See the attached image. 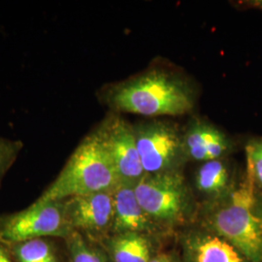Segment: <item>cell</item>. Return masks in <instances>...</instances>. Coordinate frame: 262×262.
<instances>
[{"label":"cell","mask_w":262,"mask_h":262,"mask_svg":"<svg viewBox=\"0 0 262 262\" xmlns=\"http://www.w3.org/2000/svg\"><path fill=\"white\" fill-rule=\"evenodd\" d=\"M107 150L121 183L135 185L145 176L133 125L121 115H108L94 129Z\"/></svg>","instance_id":"cell-7"},{"label":"cell","mask_w":262,"mask_h":262,"mask_svg":"<svg viewBox=\"0 0 262 262\" xmlns=\"http://www.w3.org/2000/svg\"><path fill=\"white\" fill-rule=\"evenodd\" d=\"M100 97L117 114L130 113L145 117L182 116L194 106L188 85L177 76L161 70L107 85Z\"/></svg>","instance_id":"cell-2"},{"label":"cell","mask_w":262,"mask_h":262,"mask_svg":"<svg viewBox=\"0 0 262 262\" xmlns=\"http://www.w3.org/2000/svg\"><path fill=\"white\" fill-rule=\"evenodd\" d=\"M184 134V147L187 160L206 162L225 159L233 144L225 133L203 120H194Z\"/></svg>","instance_id":"cell-11"},{"label":"cell","mask_w":262,"mask_h":262,"mask_svg":"<svg viewBox=\"0 0 262 262\" xmlns=\"http://www.w3.org/2000/svg\"><path fill=\"white\" fill-rule=\"evenodd\" d=\"M114 221L113 234L140 233L158 239L167 237L141 207L134 191V186L120 183L113 190Z\"/></svg>","instance_id":"cell-10"},{"label":"cell","mask_w":262,"mask_h":262,"mask_svg":"<svg viewBox=\"0 0 262 262\" xmlns=\"http://www.w3.org/2000/svg\"><path fill=\"white\" fill-rule=\"evenodd\" d=\"M237 181L234 168L225 158L203 162L195 173L194 186L197 192L204 198L203 203H208L225 197Z\"/></svg>","instance_id":"cell-13"},{"label":"cell","mask_w":262,"mask_h":262,"mask_svg":"<svg viewBox=\"0 0 262 262\" xmlns=\"http://www.w3.org/2000/svg\"><path fill=\"white\" fill-rule=\"evenodd\" d=\"M177 234L182 262H251L224 237L197 223Z\"/></svg>","instance_id":"cell-9"},{"label":"cell","mask_w":262,"mask_h":262,"mask_svg":"<svg viewBox=\"0 0 262 262\" xmlns=\"http://www.w3.org/2000/svg\"><path fill=\"white\" fill-rule=\"evenodd\" d=\"M247 167L254 187L262 193V138L250 141L246 146Z\"/></svg>","instance_id":"cell-16"},{"label":"cell","mask_w":262,"mask_h":262,"mask_svg":"<svg viewBox=\"0 0 262 262\" xmlns=\"http://www.w3.org/2000/svg\"><path fill=\"white\" fill-rule=\"evenodd\" d=\"M241 5L247 8L252 9H258L262 11V0H250V1H243Z\"/></svg>","instance_id":"cell-19"},{"label":"cell","mask_w":262,"mask_h":262,"mask_svg":"<svg viewBox=\"0 0 262 262\" xmlns=\"http://www.w3.org/2000/svg\"><path fill=\"white\" fill-rule=\"evenodd\" d=\"M150 262H182V259L176 252H159Z\"/></svg>","instance_id":"cell-18"},{"label":"cell","mask_w":262,"mask_h":262,"mask_svg":"<svg viewBox=\"0 0 262 262\" xmlns=\"http://www.w3.org/2000/svg\"><path fill=\"white\" fill-rule=\"evenodd\" d=\"M66 240L69 262H112L99 244L88 240L76 231Z\"/></svg>","instance_id":"cell-15"},{"label":"cell","mask_w":262,"mask_h":262,"mask_svg":"<svg viewBox=\"0 0 262 262\" xmlns=\"http://www.w3.org/2000/svg\"><path fill=\"white\" fill-rule=\"evenodd\" d=\"M64 203L66 217L73 231L97 244L111 235L114 221L113 191L70 197L64 199Z\"/></svg>","instance_id":"cell-8"},{"label":"cell","mask_w":262,"mask_h":262,"mask_svg":"<svg viewBox=\"0 0 262 262\" xmlns=\"http://www.w3.org/2000/svg\"><path fill=\"white\" fill-rule=\"evenodd\" d=\"M5 245L0 242V262H12L10 258L9 253L7 252Z\"/></svg>","instance_id":"cell-20"},{"label":"cell","mask_w":262,"mask_h":262,"mask_svg":"<svg viewBox=\"0 0 262 262\" xmlns=\"http://www.w3.org/2000/svg\"><path fill=\"white\" fill-rule=\"evenodd\" d=\"M12 253L17 262H59L53 244L45 238L12 245Z\"/></svg>","instance_id":"cell-14"},{"label":"cell","mask_w":262,"mask_h":262,"mask_svg":"<svg viewBox=\"0 0 262 262\" xmlns=\"http://www.w3.org/2000/svg\"><path fill=\"white\" fill-rule=\"evenodd\" d=\"M134 191L143 210L167 236L196 223L199 204L183 171L145 175Z\"/></svg>","instance_id":"cell-4"},{"label":"cell","mask_w":262,"mask_h":262,"mask_svg":"<svg viewBox=\"0 0 262 262\" xmlns=\"http://www.w3.org/2000/svg\"><path fill=\"white\" fill-rule=\"evenodd\" d=\"M120 179L96 131L78 145L56 180L35 200L47 202L102 191H113Z\"/></svg>","instance_id":"cell-3"},{"label":"cell","mask_w":262,"mask_h":262,"mask_svg":"<svg viewBox=\"0 0 262 262\" xmlns=\"http://www.w3.org/2000/svg\"><path fill=\"white\" fill-rule=\"evenodd\" d=\"M24 143L20 140H12L0 136V185L11 166L18 159Z\"/></svg>","instance_id":"cell-17"},{"label":"cell","mask_w":262,"mask_h":262,"mask_svg":"<svg viewBox=\"0 0 262 262\" xmlns=\"http://www.w3.org/2000/svg\"><path fill=\"white\" fill-rule=\"evenodd\" d=\"M199 224L232 244L251 262H262V193L247 170L220 200L199 205Z\"/></svg>","instance_id":"cell-1"},{"label":"cell","mask_w":262,"mask_h":262,"mask_svg":"<svg viewBox=\"0 0 262 262\" xmlns=\"http://www.w3.org/2000/svg\"><path fill=\"white\" fill-rule=\"evenodd\" d=\"M160 239L140 233L109 235L99 245L112 262H150L159 253Z\"/></svg>","instance_id":"cell-12"},{"label":"cell","mask_w":262,"mask_h":262,"mask_svg":"<svg viewBox=\"0 0 262 262\" xmlns=\"http://www.w3.org/2000/svg\"><path fill=\"white\" fill-rule=\"evenodd\" d=\"M133 128L145 175L182 171L187 159L184 134L175 123L154 120Z\"/></svg>","instance_id":"cell-6"},{"label":"cell","mask_w":262,"mask_h":262,"mask_svg":"<svg viewBox=\"0 0 262 262\" xmlns=\"http://www.w3.org/2000/svg\"><path fill=\"white\" fill-rule=\"evenodd\" d=\"M72 232L64 200L34 201L23 211L0 216V242L5 246L46 237L66 239Z\"/></svg>","instance_id":"cell-5"}]
</instances>
